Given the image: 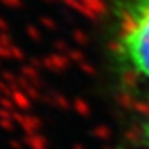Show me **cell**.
Wrapping results in <instances>:
<instances>
[{
  "label": "cell",
  "mask_w": 149,
  "mask_h": 149,
  "mask_svg": "<svg viewBox=\"0 0 149 149\" xmlns=\"http://www.w3.org/2000/svg\"><path fill=\"white\" fill-rule=\"evenodd\" d=\"M116 37V53L131 74L149 80V0H129Z\"/></svg>",
  "instance_id": "1"
},
{
  "label": "cell",
  "mask_w": 149,
  "mask_h": 149,
  "mask_svg": "<svg viewBox=\"0 0 149 149\" xmlns=\"http://www.w3.org/2000/svg\"><path fill=\"white\" fill-rule=\"evenodd\" d=\"M144 141L149 148V111H148V118H146V124H144Z\"/></svg>",
  "instance_id": "2"
}]
</instances>
